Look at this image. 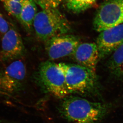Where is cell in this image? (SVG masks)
Listing matches in <instances>:
<instances>
[{"mask_svg":"<svg viewBox=\"0 0 123 123\" xmlns=\"http://www.w3.org/2000/svg\"><path fill=\"white\" fill-rule=\"evenodd\" d=\"M111 108L110 104L69 95L62 99L58 109L63 118L72 123H97L107 116Z\"/></svg>","mask_w":123,"mask_h":123,"instance_id":"obj_1","label":"cell"},{"mask_svg":"<svg viewBox=\"0 0 123 123\" xmlns=\"http://www.w3.org/2000/svg\"><path fill=\"white\" fill-rule=\"evenodd\" d=\"M45 49L50 59L55 60L71 55L80 43L78 37L73 35H59L45 42Z\"/></svg>","mask_w":123,"mask_h":123,"instance_id":"obj_7","label":"cell"},{"mask_svg":"<svg viewBox=\"0 0 123 123\" xmlns=\"http://www.w3.org/2000/svg\"><path fill=\"white\" fill-rule=\"evenodd\" d=\"M123 24V0H106L101 3L93 20L94 30L100 32Z\"/></svg>","mask_w":123,"mask_h":123,"instance_id":"obj_6","label":"cell"},{"mask_svg":"<svg viewBox=\"0 0 123 123\" xmlns=\"http://www.w3.org/2000/svg\"><path fill=\"white\" fill-rule=\"evenodd\" d=\"M58 65L64 74L70 94L100 96L101 88L96 72L77 64L60 63Z\"/></svg>","mask_w":123,"mask_h":123,"instance_id":"obj_2","label":"cell"},{"mask_svg":"<svg viewBox=\"0 0 123 123\" xmlns=\"http://www.w3.org/2000/svg\"><path fill=\"white\" fill-rule=\"evenodd\" d=\"M71 55L77 64L96 72V67L100 59L96 43H80Z\"/></svg>","mask_w":123,"mask_h":123,"instance_id":"obj_10","label":"cell"},{"mask_svg":"<svg viewBox=\"0 0 123 123\" xmlns=\"http://www.w3.org/2000/svg\"><path fill=\"white\" fill-rule=\"evenodd\" d=\"M8 13L19 21L22 8V3L15 0H0Z\"/></svg>","mask_w":123,"mask_h":123,"instance_id":"obj_14","label":"cell"},{"mask_svg":"<svg viewBox=\"0 0 123 123\" xmlns=\"http://www.w3.org/2000/svg\"><path fill=\"white\" fill-rule=\"evenodd\" d=\"M36 76L42 89L51 95L62 99L70 94L64 74L58 64L50 61L41 63Z\"/></svg>","mask_w":123,"mask_h":123,"instance_id":"obj_4","label":"cell"},{"mask_svg":"<svg viewBox=\"0 0 123 123\" xmlns=\"http://www.w3.org/2000/svg\"><path fill=\"white\" fill-rule=\"evenodd\" d=\"M42 9L57 8L64 0H33Z\"/></svg>","mask_w":123,"mask_h":123,"instance_id":"obj_15","label":"cell"},{"mask_svg":"<svg viewBox=\"0 0 123 123\" xmlns=\"http://www.w3.org/2000/svg\"><path fill=\"white\" fill-rule=\"evenodd\" d=\"M107 65L112 76L117 80H123V43L111 54Z\"/></svg>","mask_w":123,"mask_h":123,"instance_id":"obj_11","label":"cell"},{"mask_svg":"<svg viewBox=\"0 0 123 123\" xmlns=\"http://www.w3.org/2000/svg\"><path fill=\"white\" fill-rule=\"evenodd\" d=\"M16 1H18V2H22L23 0H15Z\"/></svg>","mask_w":123,"mask_h":123,"instance_id":"obj_18","label":"cell"},{"mask_svg":"<svg viewBox=\"0 0 123 123\" xmlns=\"http://www.w3.org/2000/svg\"><path fill=\"white\" fill-rule=\"evenodd\" d=\"M33 26L37 38L44 42L66 34L71 29L66 18L57 8L42 9L37 12Z\"/></svg>","mask_w":123,"mask_h":123,"instance_id":"obj_3","label":"cell"},{"mask_svg":"<svg viewBox=\"0 0 123 123\" xmlns=\"http://www.w3.org/2000/svg\"><path fill=\"white\" fill-rule=\"evenodd\" d=\"M19 21L26 29L30 30L33 25L37 14L36 4L33 0H23Z\"/></svg>","mask_w":123,"mask_h":123,"instance_id":"obj_12","label":"cell"},{"mask_svg":"<svg viewBox=\"0 0 123 123\" xmlns=\"http://www.w3.org/2000/svg\"><path fill=\"white\" fill-rule=\"evenodd\" d=\"M10 27V24L0 13V34L3 35L9 30Z\"/></svg>","mask_w":123,"mask_h":123,"instance_id":"obj_16","label":"cell"},{"mask_svg":"<svg viewBox=\"0 0 123 123\" xmlns=\"http://www.w3.org/2000/svg\"><path fill=\"white\" fill-rule=\"evenodd\" d=\"M97 0H68L66 6L69 11L79 14L91 8Z\"/></svg>","mask_w":123,"mask_h":123,"instance_id":"obj_13","label":"cell"},{"mask_svg":"<svg viewBox=\"0 0 123 123\" xmlns=\"http://www.w3.org/2000/svg\"><path fill=\"white\" fill-rule=\"evenodd\" d=\"M23 42L17 31L12 26L3 35L0 57L4 60L16 59L25 52Z\"/></svg>","mask_w":123,"mask_h":123,"instance_id":"obj_9","label":"cell"},{"mask_svg":"<svg viewBox=\"0 0 123 123\" xmlns=\"http://www.w3.org/2000/svg\"><path fill=\"white\" fill-rule=\"evenodd\" d=\"M96 43L100 60L111 55L123 43V24L100 32Z\"/></svg>","mask_w":123,"mask_h":123,"instance_id":"obj_8","label":"cell"},{"mask_svg":"<svg viewBox=\"0 0 123 123\" xmlns=\"http://www.w3.org/2000/svg\"><path fill=\"white\" fill-rule=\"evenodd\" d=\"M26 68L20 60L15 61L0 72V95L11 97L25 89Z\"/></svg>","mask_w":123,"mask_h":123,"instance_id":"obj_5","label":"cell"},{"mask_svg":"<svg viewBox=\"0 0 123 123\" xmlns=\"http://www.w3.org/2000/svg\"><path fill=\"white\" fill-rule=\"evenodd\" d=\"M0 123H11L7 122H3V121H0Z\"/></svg>","mask_w":123,"mask_h":123,"instance_id":"obj_17","label":"cell"}]
</instances>
